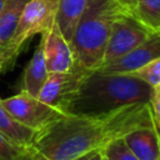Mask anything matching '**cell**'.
Segmentation results:
<instances>
[{"mask_svg":"<svg viewBox=\"0 0 160 160\" xmlns=\"http://www.w3.org/2000/svg\"><path fill=\"white\" fill-rule=\"evenodd\" d=\"M151 125L155 126L149 104H131L100 115L65 114L36 132L31 149L46 160H72Z\"/></svg>","mask_w":160,"mask_h":160,"instance_id":"6da1fadb","label":"cell"},{"mask_svg":"<svg viewBox=\"0 0 160 160\" xmlns=\"http://www.w3.org/2000/svg\"><path fill=\"white\" fill-rule=\"evenodd\" d=\"M154 90L126 74L86 70L76 92L64 108V114L100 115L131 104H149Z\"/></svg>","mask_w":160,"mask_h":160,"instance_id":"7a4b0ae2","label":"cell"},{"mask_svg":"<svg viewBox=\"0 0 160 160\" xmlns=\"http://www.w3.org/2000/svg\"><path fill=\"white\" fill-rule=\"evenodd\" d=\"M122 11L118 0H89L69 42L74 66L94 70L102 62L112 25Z\"/></svg>","mask_w":160,"mask_h":160,"instance_id":"3957f363","label":"cell"},{"mask_svg":"<svg viewBox=\"0 0 160 160\" xmlns=\"http://www.w3.org/2000/svg\"><path fill=\"white\" fill-rule=\"evenodd\" d=\"M59 0H29L21 12L16 29L0 54V71L11 68L30 39L42 34L55 24Z\"/></svg>","mask_w":160,"mask_h":160,"instance_id":"277c9868","label":"cell"},{"mask_svg":"<svg viewBox=\"0 0 160 160\" xmlns=\"http://www.w3.org/2000/svg\"><path fill=\"white\" fill-rule=\"evenodd\" d=\"M0 104L16 121L36 132L65 115L62 111L44 104L38 98L21 90L16 95L0 99Z\"/></svg>","mask_w":160,"mask_h":160,"instance_id":"5b68a950","label":"cell"},{"mask_svg":"<svg viewBox=\"0 0 160 160\" xmlns=\"http://www.w3.org/2000/svg\"><path fill=\"white\" fill-rule=\"evenodd\" d=\"M154 34L160 32L151 31L142 22H140L131 12L126 10L122 11L112 25L108 45L104 52L102 62L119 58L122 54L132 50Z\"/></svg>","mask_w":160,"mask_h":160,"instance_id":"8992f818","label":"cell"},{"mask_svg":"<svg viewBox=\"0 0 160 160\" xmlns=\"http://www.w3.org/2000/svg\"><path fill=\"white\" fill-rule=\"evenodd\" d=\"M85 71L74 66L69 71L50 72L36 98L44 104L64 112V108L76 92Z\"/></svg>","mask_w":160,"mask_h":160,"instance_id":"52a82bcc","label":"cell"},{"mask_svg":"<svg viewBox=\"0 0 160 160\" xmlns=\"http://www.w3.org/2000/svg\"><path fill=\"white\" fill-rule=\"evenodd\" d=\"M158 58H160V34H154L139 46L119 58L102 62L94 70L106 74H130Z\"/></svg>","mask_w":160,"mask_h":160,"instance_id":"ba28073f","label":"cell"},{"mask_svg":"<svg viewBox=\"0 0 160 160\" xmlns=\"http://www.w3.org/2000/svg\"><path fill=\"white\" fill-rule=\"evenodd\" d=\"M40 44L49 72H64L74 68L70 44L62 36L56 24L41 34Z\"/></svg>","mask_w":160,"mask_h":160,"instance_id":"9c48e42d","label":"cell"},{"mask_svg":"<svg viewBox=\"0 0 160 160\" xmlns=\"http://www.w3.org/2000/svg\"><path fill=\"white\" fill-rule=\"evenodd\" d=\"M125 145L138 160H160L159 130L155 126H142L122 136Z\"/></svg>","mask_w":160,"mask_h":160,"instance_id":"30bf717a","label":"cell"},{"mask_svg":"<svg viewBox=\"0 0 160 160\" xmlns=\"http://www.w3.org/2000/svg\"><path fill=\"white\" fill-rule=\"evenodd\" d=\"M49 74L50 72L48 71L46 64L44 60L42 48H41V44L39 42L34 50V54L30 61L26 64L24 69L22 80H21V91L36 98L41 88L44 86Z\"/></svg>","mask_w":160,"mask_h":160,"instance_id":"8fae6325","label":"cell"},{"mask_svg":"<svg viewBox=\"0 0 160 160\" xmlns=\"http://www.w3.org/2000/svg\"><path fill=\"white\" fill-rule=\"evenodd\" d=\"M88 2L89 0H59L58 2L55 24L69 42Z\"/></svg>","mask_w":160,"mask_h":160,"instance_id":"7c38bea8","label":"cell"},{"mask_svg":"<svg viewBox=\"0 0 160 160\" xmlns=\"http://www.w3.org/2000/svg\"><path fill=\"white\" fill-rule=\"evenodd\" d=\"M0 132L5 135L8 139H10L11 141H14L15 144L24 148H31L36 135V131L16 121L2 108L1 104H0Z\"/></svg>","mask_w":160,"mask_h":160,"instance_id":"4fadbf2b","label":"cell"},{"mask_svg":"<svg viewBox=\"0 0 160 160\" xmlns=\"http://www.w3.org/2000/svg\"><path fill=\"white\" fill-rule=\"evenodd\" d=\"M28 1L29 0H6L0 14V54L10 41Z\"/></svg>","mask_w":160,"mask_h":160,"instance_id":"5bb4252c","label":"cell"},{"mask_svg":"<svg viewBox=\"0 0 160 160\" xmlns=\"http://www.w3.org/2000/svg\"><path fill=\"white\" fill-rule=\"evenodd\" d=\"M131 14L154 32H160V0H136Z\"/></svg>","mask_w":160,"mask_h":160,"instance_id":"9a60e30c","label":"cell"},{"mask_svg":"<svg viewBox=\"0 0 160 160\" xmlns=\"http://www.w3.org/2000/svg\"><path fill=\"white\" fill-rule=\"evenodd\" d=\"M34 152L31 148H24L0 132V160H28Z\"/></svg>","mask_w":160,"mask_h":160,"instance_id":"2e32d148","label":"cell"},{"mask_svg":"<svg viewBox=\"0 0 160 160\" xmlns=\"http://www.w3.org/2000/svg\"><path fill=\"white\" fill-rule=\"evenodd\" d=\"M126 75L134 76V78L144 81L145 84H148L151 88H159L160 86V58L146 62L138 70H135L130 74H126Z\"/></svg>","mask_w":160,"mask_h":160,"instance_id":"e0dca14e","label":"cell"},{"mask_svg":"<svg viewBox=\"0 0 160 160\" xmlns=\"http://www.w3.org/2000/svg\"><path fill=\"white\" fill-rule=\"evenodd\" d=\"M102 151H104V156L108 160H138L135 155L125 145L122 138L116 139L110 144H108L102 149Z\"/></svg>","mask_w":160,"mask_h":160,"instance_id":"ac0fdd59","label":"cell"},{"mask_svg":"<svg viewBox=\"0 0 160 160\" xmlns=\"http://www.w3.org/2000/svg\"><path fill=\"white\" fill-rule=\"evenodd\" d=\"M159 105H160V88H155L154 94L149 101V108H150V111L152 115L154 124L158 129L160 126V108H159Z\"/></svg>","mask_w":160,"mask_h":160,"instance_id":"d6986e66","label":"cell"},{"mask_svg":"<svg viewBox=\"0 0 160 160\" xmlns=\"http://www.w3.org/2000/svg\"><path fill=\"white\" fill-rule=\"evenodd\" d=\"M72 160H104V151H102V149L91 150V151L85 152Z\"/></svg>","mask_w":160,"mask_h":160,"instance_id":"ffe728a7","label":"cell"},{"mask_svg":"<svg viewBox=\"0 0 160 160\" xmlns=\"http://www.w3.org/2000/svg\"><path fill=\"white\" fill-rule=\"evenodd\" d=\"M135 1L136 0H118V2L121 5V8L125 9L126 11H129V12L132 11V9L135 6Z\"/></svg>","mask_w":160,"mask_h":160,"instance_id":"44dd1931","label":"cell"},{"mask_svg":"<svg viewBox=\"0 0 160 160\" xmlns=\"http://www.w3.org/2000/svg\"><path fill=\"white\" fill-rule=\"evenodd\" d=\"M28 160H46V159H45V158H42L40 154H38V152H35V151H34V152L30 155V158H29Z\"/></svg>","mask_w":160,"mask_h":160,"instance_id":"7402d4cb","label":"cell"},{"mask_svg":"<svg viewBox=\"0 0 160 160\" xmlns=\"http://www.w3.org/2000/svg\"><path fill=\"white\" fill-rule=\"evenodd\" d=\"M5 2H6V0H0V14H1L4 6H5Z\"/></svg>","mask_w":160,"mask_h":160,"instance_id":"603a6c76","label":"cell"},{"mask_svg":"<svg viewBox=\"0 0 160 160\" xmlns=\"http://www.w3.org/2000/svg\"><path fill=\"white\" fill-rule=\"evenodd\" d=\"M104 160H108V159H106V158H105V156H104Z\"/></svg>","mask_w":160,"mask_h":160,"instance_id":"cb8c5ba5","label":"cell"}]
</instances>
